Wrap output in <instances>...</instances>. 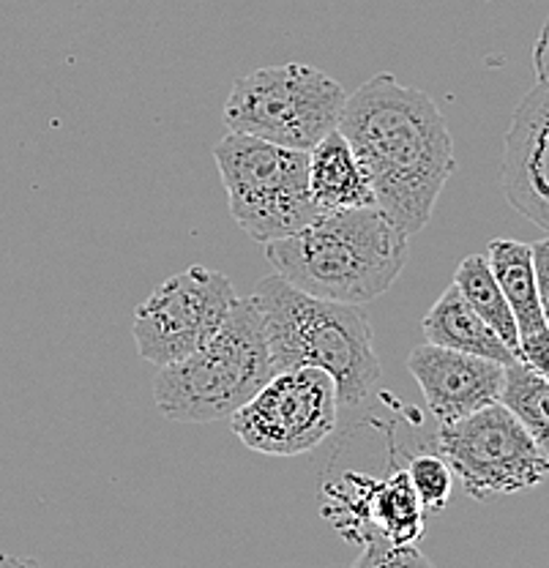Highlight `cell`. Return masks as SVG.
I'll return each mask as SVG.
<instances>
[{
    "mask_svg": "<svg viewBox=\"0 0 549 568\" xmlns=\"http://www.w3.org/2000/svg\"><path fill=\"white\" fill-rule=\"evenodd\" d=\"M336 129L362 162L377 209L407 239L421 233L457 173L451 132L435 99L383 71L347 97Z\"/></svg>",
    "mask_w": 549,
    "mask_h": 568,
    "instance_id": "6da1fadb",
    "label": "cell"
},
{
    "mask_svg": "<svg viewBox=\"0 0 549 568\" xmlns=\"http://www.w3.org/2000/svg\"><path fill=\"white\" fill-rule=\"evenodd\" d=\"M306 159H309V194L321 213L377 205L369 178L339 129L306 151Z\"/></svg>",
    "mask_w": 549,
    "mask_h": 568,
    "instance_id": "7c38bea8",
    "label": "cell"
},
{
    "mask_svg": "<svg viewBox=\"0 0 549 568\" xmlns=\"http://www.w3.org/2000/svg\"><path fill=\"white\" fill-rule=\"evenodd\" d=\"M353 568H435L433 560L410 544V547H394L383 538H372L364 544V552L358 555Z\"/></svg>",
    "mask_w": 549,
    "mask_h": 568,
    "instance_id": "d6986e66",
    "label": "cell"
},
{
    "mask_svg": "<svg viewBox=\"0 0 549 568\" xmlns=\"http://www.w3.org/2000/svg\"><path fill=\"white\" fill-rule=\"evenodd\" d=\"M407 369L421 388L429 413L440 424L462 422L500 402L506 366L481 355L421 345L407 355Z\"/></svg>",
    "mask_w": 549,
    "mask_h": 568,
    "instance_id": "30bf717a",
    "label": "cell"
},
{
    "mask_svg": "<svg viewBox=\"0 0 549 568\" xmlns=\"http://www.w3.org/2000/svg\"><path fill=\"white\" fill-rule=\"evenodd\" d=\"M410 487L416 493L418 503L427 514H440L448 506L454 493V473L448 462L440 454H418V457H407L405 465Z\"/></svg>",
    "mask_w": 549,
    "mask_h": 568,
    "instance_id": "ac0fdd59",
    "label": "cell"
},
{
    "mask_svg": "<svg viewBox=\"0 0 549 568\" xmlns=\"http://www.w3.org/2000/svg\"><path fill=\"white\" fill-rule=\"evenodd\" d=\"M454 284H457V290L462 293V298L474 306L476 315L500 336V342H504L514 355H517V320L511 315V306L509 301H506L504 290L498 287L492 271H489L487 257H484V254H470V257H465L462 263H459L457 274H454Z\"/></svg>",
    "mask_w": 549,
    "mask_h": 568,
    "instance_id": "2e32d148",
    "label": "cell"
},
{
    "mask_svg": "<svg viewBox=\"0 0 549 568\" xmlns=\"http://www.w3.org/2000/svg\"><path fill=\"white\" fill-rule=\"evenodd\" d=\"M500 181L511 209L549 233V88L541 82L514 110Z\"/></svg>",
    "mask_w": 549,
    "mask_h": 568,
    "instance_id": "8fae6325",
    "label": "cell"
},
{
    "mask_svg": "<svg viewBox=\"0 0 549 568\" xmlns=\"http://www.w3.org/2000/svg\"><path fill=\"white\" fill-rule=\"evenodd\" d=\"M252 295L263 312L274 372L323 369L336 383L339 405H362L380 383L383 364L364 306L315 298L276 274L263 276Z\"/></svg>",
    "mask_w": 549,
    "mask_h": 568,
    "instance_id": "3957f363",
    "label": "cell"
},
{
    "mask_svg": "<svg viewBox=\"0 0 549 568\" xmlns=\"http://www.w3.org/2000/svg\"><path fill=\"white\" fill-rule=\"evenodd\" d=\"M235 301L233 282L205 265L164 280L134 312L132 336L140 358L167 366L200 351L222 328Z\"/></svg>",
    "mask_w": 549,
    "mask_h": 568,
    "instance_id": "9c48e42d",
    "label": "cell"
},
{
    "mask_svg": "<svg viewBox=\"0 0 549 568\" xmlns=\"http://www.w3.org/2000/svg\"><path fill=\"white\" fill-rule=\"evenodd\" d=\"M533 268H536V293H539V306L549 328V239L533 244Z\"/></svg>",
    "mask_w": 549,
    "mask_h": 568,
    "instance_id": "44dd1931",
    "label": "cell"
},
{
    "mask_svg": "<svg viewBox=\"0 0 549 568\" xmlns=\"http://www.w3.org/2000/svg\"><path fill=\"white\" fill-rule=\"evenodd\" d=\"M484 257H487L495 282H498L506 301H509L519 336L547 328L539 306V293H536L533 246L514 239H495Z\"/></svg>",
    "mask_w": 549,
    "mask_h": 568,
    "instance_id": "5bb4252c",
    "label": "cell"
},
{
    "mask_svg": "<svg viewBox=\"0 0 549 568\" xmlns=\"http://www.w3.org/2000/svg\"><path fill=\"white\" fill-rule=\"evenodd\" d=\"M257 298H238L200 351L159 366L153 402L164 418L211 424L230 418L274 377Z\"/></svg>",
    "mask_w": 549,
    "mask_h": 568,
    "instance_id": "277c9868",
    "label": "cell"
},
{
    "mask_svg": "<svg viewBox=\"0 0 549 568\" xmlns=\"http://www.w3.org/2000/svg\"><path fill=\"white\" fill-rule=\"evenodd\" d=\"M500 405L509 407L549 459V381L528 369L522 361H514L506 366Z\"/></svg>",
    "mask_w": 549,
    "mask_h": 568,
    "instance_id": "e0dca14e",
    "label": "cell"
},
{
    "mask_svg": "<svg viewBox=\"0 0 549 568\" xmlns=\"http://www.w3.org/2000/svg\"><path fill=\"white\" fill-rule=\"evenodd\" d=\"M438 454L474 500L525 493L549 473L547 454L500 402L462 422L440 424Z\"/></svg>",
    "mask_w": 549,
    "mask_h": 568,
    "instance_id": "52a82bcc",
    "label": "cell"
},
{
    "mask_svg": "<svg viewBox=\"0 0 549 568\" xmlns=\"http://www.w3.org/2000/svg\"><path fill=\"white\" fill-rule=\"evenodd\" d=\"M533 69H536V80H539L541 85L549 88V14H547L545 28H541L539 39H536Z\"/></svg>",
    "mask_w": 549,
    "mask_h": 568,
    "instance_id": "7402d4cb",
    "label": "cell"
},
{
    "mask_svg": "<svg viewBox=\"0 0 549 568\" xmlns=\"http://www.w3.org/2000/svg\"><path fill=\"white\" fill-rule=\"evenodd\" d=\"M336 418V383L323 369L298 366L276 372L230 416V426L246 448L263 457H301L326 443Z\"/></svg>",
    "mask_w": 549,
    "mask_h": 568,
    "instance_id": "ba28073f",
    "label": "cell"
},
{
    "mask_svg": "<svg viewBox=\"0 0 549 568\" xmlns=\"http://www.w3.org/2000/svg\"><path fill=\"white\" fill-rule=\"evenodd\" d=\"M424 523H427V511L413 493L405 467H397L386 478H377L375 497H372L375 538H383L394 547H410L424 536Z\"/></svg>",
    "mask_w": 549,
    "mask_h": 568,
    "instance_id": "9a60e30c",
    "label": "cell"
},
{
    "mask_svg": "<svg viewBox=\"0 0 549 568\" xmlns=\"http://www.w3.org/2000/svg\"><path fill=\"white\" fill-rule=\"evenodd\" d=\"M214 162L235 224L257 244L291 239L321 216L309 194L306 151L230 132L216 142Z\"/></svg>",
    "mask_w": 549,
    "mask_h": 568,
    "instance_id": "5b68a950",
    "label": "cell"
},
{
    "mask_svg": "<svg viewBox=\"0 0 549 568\" xmlns=\"http://www.w3.org/2000/svg\"><path fill=\"white\" fill-rule=\"evenodd\" d=\"M0 568H41V566L31 558H17V555L0 552Z\"/></svg>",
    "mask_w": 549,
    "mask_h": 568,
    "instance_id": "603a6c76",
    "label": "cell"
},
{
    "mask_svg": "<svg viewBox=\"0 0 549 568\" xmlns=\"http://www.w3.org/2000/svg\"><path fill=\"white\" fill-rule=\"evenodd\" d=\"M517 361H522L528 369L549 381V328L536 331V334L519 336Z\"/></svg>",
    "mask_w": 549,
    "mask_h": 568,
    "instance_id": "ffe728a7",
    "label": "cell"
},
{
    "mask_svg": "<svg viewBox=\"0 0 549 568\" xmlns=\"http://www.w3.org/2000/svg\"><path fill=\"white\" fill-rule=\"evenodd\" d=\"M427 345L446 347V351L481 355V358L498 361V364L509 366L517 361L509 347L500 342V336L476 315L474 306L462 298L457 284L446 290L433 306H429L427 317L421 323Z\"/></svg>",
    "mask_w": 549,
    "mask_h": 568,
    "instance_id": "4fadbf2b",
    "label": "cell"
},
{
    "mask_svg": "<svg viewBox=\"0 0 549 568\" xmlns=\"http://www.w3.org/2000/svg\"><path fill=\"white\" fill-rule=\"evenodd\" d=\"M407 235L377 205L321 213L265 246L276 276L336 304H369L392 290L407 263Z\"/></svg>",
    "mask_w": 549,
    "mask_h": 568,
    "instance_id": "7a4b0ae2",
    "label": "cell"
},
{
    "mask_svg": "<svg viewBox=\"0 0 549 568\" xmlns=\"http://www.w3.org/2000/svg\"><path fill=\"white\" fill-rule=\"evenodd\" d=\"M347 91L326 71L306 63L263 67L238 77L224 102L230 132L312 151L326 134L336 132Z\"/></svg>",
    "mask_w": 549,
    "mask_h": 568,
    "instance_id": "8992f818",
    "label": "cell"
}]
</instances>
